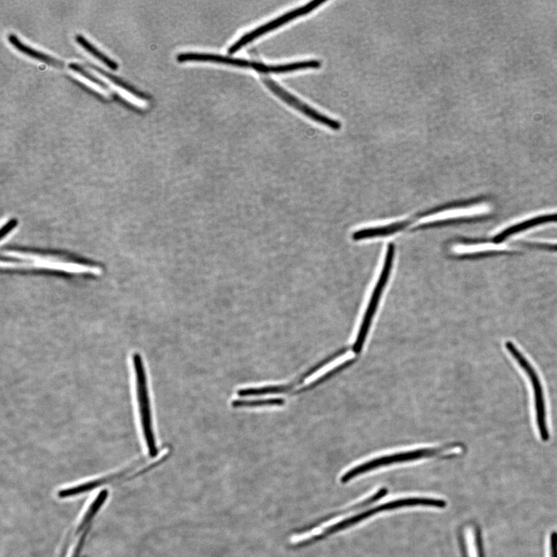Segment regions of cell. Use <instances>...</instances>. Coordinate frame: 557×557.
Listing matches in <instances>:
<instances>
[{
	"label": "cell",
	"mask_w": 557,
	"mask_h": 557,
	"mask_svg": "<svg viewBox=\"0 0 557 557\" xmlns=\"http://www.w3.org/2000/svg\"><path fill=\"white\" fill-rule=\"evenodd\" d=\"M69 68L74 72L79 74V76H81L82 78L94 84V85L99 87V89L104 90L106 91H109L110 90L109 86L107 85L106 82L101 81V79L95 76L94 74H91L85 68L81 66V64L78 63L71 62L69 64Z\"/></svg>",
	"instance_id": "cell-17"
},
{
	"label": "cell",
	"mask_w": 557,
	"mask_h": 557,
	"mask_svg": "<svg viewBox=\"0 0 557 557\" xmlns=\"http://www.w3.org/2000/svg\"><path fill=\"white\" fill-rule=\"evenodd\" d=\"M552 221H557V214H552V215H546L528 219L501 231V234L494 238L493 241L496 244L501 243V241H503L508 236L516 234L518 232L523 231L528 228L544 224V223Z\"/></svg>",
	"instance_id": "cell-13"
},
{
	"label": "cell",
	"mask_w": 557,
	"mask_h": 557,
	"mask_svg": "<svg viewBox=\"0 0 557 557\" xmlns=\"http://www.w3.org/2000/svg\"><path fill=\"white\" fill-rule=\"evenodd\" d=\"M394 259V246L392 244L388 246L385 263L379 276V280L377 282L373 296L367 306L366 311L363 318L361 320L358 332L355 339L354 343L351 346V350L356 355H360L363 350L368 333L373 324L375 315L376 313L378 303L382 296L383 289L388 282V278L393 267Z\"/></svg>",
	"instance_id": "cell-5"
},
{
	"label": "cell",
	"mask_w": 557,
	"mask_h": 557,
	"mask_svg": "<svg viewBox=\"0 0 557 557\" xmlns=\"http://www.w3.org/2000/svg\"><path fill=\"white\" fill-rule=\"evenodd\" d=\"M262 79L265 85L269 90L272 91L276 96L281 98L283 101L286 102L288 105L300 111L301 114L313 120L314 122H317L321 125L330 128L333 130V131H338V130L341 129L342 125L338 120L321 114L318 110L306 104L305 102L291 94V93L283 89L280 85H278V84L271 78L263 76Z\"/></svg>",
	"instance_id": "cell-8"
},
{
	"label": "cell",
	"mask_w": 557,
	"mask_h": 557,
	"mask_svg": "<svg viewBox=\"0 0 557 557\" xmlns=\"http://www.w3.org/2000/svg\"><path fill=\"white\" fill-rule=\"evenodd\" d=\"M461 540L466 557H482L479 532L475 524L468 523L462 528Z\"/></svg>",
	"instance_id": "cell-11"
},
{
	"label": "cell",
	"mask_w": 557,
	"mask_h": 557,
	"mask_svg": "<svg viewBox=\"0 0 557 557\" xmlns=\"http://www.w3.org/2000/svg\"><path fill=\"white\" fill-rule=\"evenodd\" d=\"M8 41L13 46L22 54L28 56V57L32 58L36 60L41 61L46 64L51 65L53 67L62 68L64 67V62L56 59L51 56L42 53L39 51L31 48V46L24 44L17 36L14 34H9L8 36Z\"/></svg>",
	"instance_id": "cell-12"
},
{
	"label": "cell",
	"mask_w": 557,
	"mask_h": 557,
	"mask_svg": "<svg viewBox=\"0 0 557 557\" xmlns=\"http://www.w3.org/2000/svg\"><path fill=\"white\" fill-rule=\"evenodd\" d=\"M505 346L509 352V354L515 359L519 367L525 371L529 381H531V386L533 388L536 420L538 431L540 432L542 441L546 442L550 439V433L547 427L546 401L541 378L538 377L533 366L531 364V362H529L523 356V353L517 348L514 343L512 341H506Z\"/></svg>",
	"instance_id": "cell-6"
},
{
	"label": "cell",
	"mask_w": 557,
	"mask_h": 557,
	"mask_svg": "<svg viewBox=\"0 0 557 557\" xmlns=\"http://www.w3.org/2000/svg\"><path fill=\"white\" fill-rule=\"evenodd\" d=\"M1 266L11 271H46L91 276L102 273L99 266L80 262L61 254L16 249L3 250Z\"/></svg>",
	"instance_id": "cell-2"
},
{
	"label": "cell",
	"mask_w": 557,
	"mask_h": 557,
	"mask_svg": "<svg viewBox=\"0 0 557 557\" xmlns=\"http://www.w3.org/2000/svg\"><path fill=\"white\" fill-rule=\"evenodd\" d=\"M387 490L379 488L356 503L348 508L342 509L333 516L303 533L295 534L289 538L291 544L297 545L315 540L325 535L336 533L354 527L366 519L394 509L410 507H431L443 508L447 503L443 499L423 496H401L378 501L386 494Z\"/></svg>",
	"instance_id": "cell-1"
},
{
	"label": "cell",
	"mask_w": 557,
	"mask_h": 557,
	"mask_svg": "<svg viewBox=\"0 0 557 557\" xmlns=\"http://www.w3.org/2000/svg\"><path fill=\"white\" fill-rule=\"evenodd\" d=\"M142 464H144L143 461H137L134 464L133 466L129 467L122 471L113 473V475L99 478L98 479L83 483V484L81 485L61 490L59 492V497L64 498L76 496L79 494L85 493V492H88L92 489H95L98 487L109 484V483L119 480H124L126 478V476H134L136 473H142L144 471L155 466H151L142 468Z\"/></svg>",
	"instance_id": "cell-10"
},
{
	"label": "cell",
	"mask_w": 557,
	"mask_h": 557,
	"mask_svg": "<svg viewBox=\"0 0 557 557\" xmlns=\"http://www.w3.org/2000/svg\"><path fill=\"white\" fill-rule=\"evenodd\" d=\"M86 64L90 69L96 71L97 73L100 74L101 76H104L105 78L109 79L111 82H113L115 86L125 90L126 92L129 93V94H131L134 97L143 101L150 100V96L145 94V93L142 92L141 91H139L134 86L129 85V83H127L122 79L114 76V74H111V73L96 66V65L93 64L90 62H87Z\"/></svg>",
	"instance_id": "cell-14"
},
{
	"label": "cell",
	"mask_w": 557,
	"mask_h": 557,
	"mask_svg": "<svg viewBox=\"0 0 557 557\" xmlns=\"http://www.w3.org/2000/svg\"><path fill=\"white\" fill-rule=\"evenodd\" d=\"M325 3H326V1H322V0H313V1L306 4V5L299 8H296L293 9V11L288 12L287 14L275 19V20L271 22L257 27L256 29L246 34L243 36H241L236 42L230 46L228 50V53L229 54H234L238 52L239 50L243 49L244 46H245L251 41L258 39V37L271 32V31L276 29V28L287 24L288 22L293 21L294 19L297 17L310 14L311 12L313 11L314 9L318 8Z\"/></svg>",
	"instance_id": "cell-7"
},
{
	"label": "cell",
	"mask_w": 557,
	"mask_h": 557,
	"mask_svg": "<svg viewBox=\"0 0 557 557\" xmlns=\"http://www.w3.org/2000/svg\"><path fill=\"white\" fill-rule=\"evenodd\" d=\"M176 60L183 63L186 61L213 62L231 65L239 68H250L260 73H273V65L265 64L261 62L252 61L245 59L229 57L219 54L187 52L181 53L176 56Z\"/></svg>",
	"instance_id": "cell-9"
},
{
	"label": "cell",
	"mask_w": 557,
	"mask_h": 557,
	"mask_svg": "<svg viewBox=\"0 0 557 557\" xmlns=\"http://www.w3.org/2000/svg\"><path fill=\"white\" fill-rule=\"evenodd\" d=\"M552 249H555L557 251V245L551 246Z\"/></svg>",
	"instance_id": "cell-19"
},
{
	"label": "cell",
	"mask_w": 557,
	"mask_h": 557,
	"mask_svg": "<svg viewBox=\"0 0 557 557\" xmlns=\"http://www.w3.org/2000/svg\"><path fill=\"white\" fill-rule=\"evenodd\" d=\"M133 366L138 411L144 438L149 455H150L151 458H155L159 452H158L154 430L150 392H149L144 361L141 355L138 352H135L133 355Z\"/></svg>",
	"instance_id": "cell-4"
},
{
	"label": "cell",
	"mask_w": 557,
	"mask_h": 557,
	"mask_svg": "<svg viewBox=\"0 0 557 557\" xmlns=\"http://www.w3.org/2000/svg\"><path fill=\"white\" fill-rule=\"evenodd\" d=\"M545 557H557V533L553 532L547 537Z\"/></svg>",
	"instance_id": "cell-18"
},
{
	"label": "cell",
	"mask_w": 557,
	"mask_h": 557,
	"mask_svg": "<svg viewBox=\"0 0 557 557\" xmlns=\"http://www.w3.org/2000/svg\"><path fill=\"white\" fill-rule=\"evenodd\" d=\"M286 403L283 398H268L254 399V401H244V399H236L231 402V406L234 408H259L265 406H282Z\"/></svg>",
	"instance_id": "cell-16"
},
{
	"label": "cell",
	"mask_w": 557,
	"mask_h": 557,
	"mask_svg": "<svg viewBox=\"0 0 557 557\" xmlns=\"http://www.w3.org/2000/svg\"><path fill=\"white\" fill-rule=\"evenodd\" d=\"M462 451L463 448L459 445H450L447 447L423 448L382 455L350 468L342 473L340 481L342 484H348L357 478L383 468L433 458H451Z\"/></svg>",
	"instance_id": "cell-3"
},
{
	"label": "cell",
	"mask_w": 557,
	"mask_h": 557,
	"mask_svg": "<svg viewBox=\"0 0 557 557\" xmlns=\"http://www.w3.org/2000/svg\"><path fill=\"white\" fill-rule=\"evenodd\" d=\"M76 41L84 50L101 63H104L109 69L113 71L118 70L119 64L113 59L109 58L106 54L100 51L94 45L89 41L85 36L81 34H78L76 36Z\"/></svg>",
	"instance_id": "cell-15"
}]
</instances>
